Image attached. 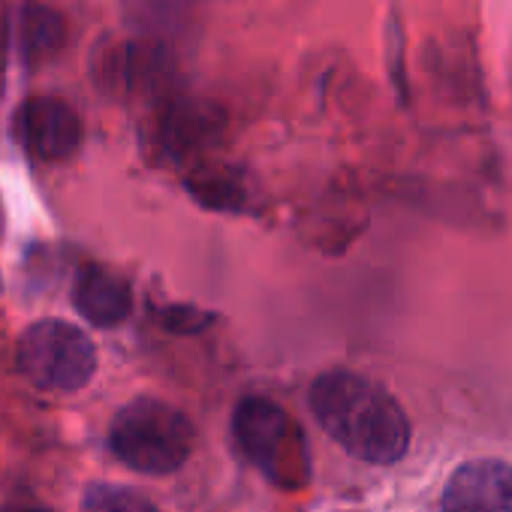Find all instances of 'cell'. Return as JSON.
Listing matches in <instances>:
<instances>
[{
	"label": "cell",
	"mask_w": 512,
	"mask_h": 512,
	"mask_svg": "<svg viewBox=\"0 0 512 512\" xmlns=\"http://www.w3.org/2000/svg\"><path fill=\"white\" fill-rule=\"evenodd\" d=\"M79 512H160V509L136 488L100 482L85 491Z\"/></svg>",
	"instance_id": "obj_11"
},
{
	"label": "cell",
	"mask_w": 512,
	"mask_h": 512,
	"mask_svg": "<svg viewBox=\"0 0 512 512\" xmlns=\"http://www.w3.org/2000/svg\"><path fill=\"white\" fill-rule=\"evenodd\" d=\"M16 512H49V509H40V506H22V509H16Z\"/></svg>",
	"instance_id": "obj_14"
},
{
	"label": "cell",
	"mask_w": 512,
	"mask_h": 512,
	"mask_svg": "<svg viewBox=\"0 0 512 512\" xmlns=\"http://www.w3.org/2000/svg\"><path fill=\"white\" fill-rule=\"evenodd\" d=\"M311 410L323 431L368 464H395L410 446V419L380 383L356 371H326L311 386Z\"/></svg>",
	"instance_id": "obj_1"
},
{
	"label": "cell",
	"mask_w": 512,
	"mask_h": 512,
	"mask_svg": "<svg viewBox=\"0 0 512 512\" xmlns=\"http://www.w3.org/2000/svg\"><path fill=\"white\" fill-rule=\"evenodd\" d=\"M16 365L43 392H79L97 371V353L82 329L43 320L19 338Z\"/></svg>",
	"instance_id": "obj_4"
},
{
	"label": "cell",
	"mask_w": 512,
	"mask_h": 512,
	"mask_svg": "<svg viewBox=\"0 0 512 512\" xmlns=\"http://www.w3.org/2000/svg\"><path fill=\"white\" fill-rule=\"evenodd\" d=\"M172 64L163 49L148 43H127L106 58L103 79L127 94H154L169 82Z\"/></svg>",
	"instance_id": "obj_9"
},
{
	"label": "cell",
	"mask_w": 512,
	"mask_h": 512,
	"mask_svg": "<svg viewBox=\"0 0 512 512\" xmlns=\"http://www.w3.org/2000/svg\"><path fill=\"white\" fill-rule=\"evenodd\" d=\"M73 305L76 311L100 329L121 326L133 311V293L130 284L115 275L106 266H88L79 272L73 287Z\"/></svg>",
	"instance_id": "obj_7"
},
{
	"label": "cell",
	"mask_w": 512,
	"mask_h": 512,
	"mask_svg": "<svg viewBox=\"0 0 512 512\" xmlns=\"http://www.w3.org/2000/svg\"><path fill=\"white\" fill-rule=\"evenodd\" d=\"M193 199L211 205V208H220V211H232V208H241V199H244V187L229 175V172H220L217 169H202L196 172L190 181H187Z\"/></svg>",
	"instance_id": "obj_12"
},
{
	"label": "cell",
	"mask_w": 512,
	"mask_h": 512,
	"mask_svg": "<svg viewBox=\"0 0 512 512\" xmlns=\"http://www.w3.org/2000/svg\"><path fill=\"white\" fill-rule=\"evenodd\" d=\"M232 437L241 455L278 488L293 491L308 482L311 461L302 431L275 401L260 395L241 398L232 413Z\"/></svg>",
	"instance_id": "obj_3"
},
{
	"label": "cell",
	"mask_w": 512,
	"mask_h": 512,
	"mask_svg": "<svg viewBox=\"0 0 512 512\" xmlns=\"http://www.w3.org/2000/svg\"><path fill=\"white\" fill-rule=\"evenodd\" d=\"M193 422L154 398H136L118 410L109 428V446L118 461L139 473H175L193 452Z\"/></svg>",
	"instance_id": "obj_2"
},
{
	"label": "cell",
	"mask_w": 512,
	"mask_h": 512,
	"mask_svg": "<svg viewBox=\"0 0 512 512\" xmlns=\"http://www.w3.org/2000/svg\"><path fill=\"white\" fill-rule=\"evenodd\" d=\"M205 323H208V317L193 308H169L166 311V326L172 332H199Z\"/></svg>",
	"instance_id": "obj_13"
},
{
	"label": "cell",
	"mask_w": 512,
	"mask_h": 512,
	"mask_svg": "<svg viewBox=\"0 0 512 512\" xmlns=\"http://www.w3.org/2000/svg\"><path fill=\"white\" fill-rule=\"evenodd\" d=\"M223 127V112L211 103H175L160 121V145L175 157H190L211 145Z\"/></svg>",
	"instance_id": "obj_10"
},
{
	"label": "cell",
	"mask_w": 512,
	"mask_h": 512,
	"mask_svg": "<svg viewBox=\"0 0 512 512\" xmlns=\"http://www.w3.org/2000/svg\"><path fill=\"white\" fill-rule=\"evenodd\" d=\"M443 512H512V464L470 458L443 488Z\"/></svg>",
	"instance_id": "obj_6"
},
{
	"label": "cell",
	"mask_w": 512,
	"mask_h": 512,
	"mask_svg": "<svg viewBox=\"0 0 512 512\" xmlns=\"http://www.w3.org/2000/svg\"><path fill=\"white\" fill-rule=\"evenodd\" d=\"M22 145L46 163H61L82 145V121L76 109L58 97H34L19 109Z\"/></svg>",
	"instance_id": "obj_5"
},
{
	"label": "cell",
	"mask_w": 512,
	"mask_h": 512,
	"mask_svg": "<svg viewBox=\"0 0 512 512\" xmlns=\"http://www.w3.org/2000/svg\"><path fill=\"white\" fill-rule=\"evenodd\" d=\"M70 40L67 19L46 4H22L10 19V43L25 64H43L64 52Z\"/></svg>",
	"instance_id": "obj_8"
}]
</instances>
